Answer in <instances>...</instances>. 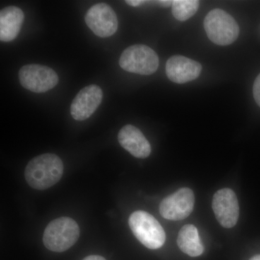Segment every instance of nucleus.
Listing matches in <instances>:
<instances>
[{"mask_svg": "<svg viewBox=\"0 0 260 260\" xmlns=\"http://www.w3.org/2000/svg\"><path fill=\"white\" fill-rule=\"evenodd\" d=\"M79 237L80 229L76 221L68 217H61L48 224L43 242L49 250L63 252L74 245Z\"/></svg>", "mask_w": 260, "mask_h": 260, "instance_id": "f03ea898", "label": "nucleus"}, {"mask_svg": "<svg viewBox=\"0 0 260 260\" xmlns=\"http://www.w3.org/2000/svg\"><path fill=\"white\" fill-rule=\"evenodd\" d=\"M253 95L256 104L260 107V74L258 75L253 85Z\"/></svg>", "mask_w": 260, "mask_h": 260, "instance_id": "dca6fc26", "label": "nucleus"}, {"mask_svg": "<svg viewBox=\"0 0 260 260\" xmlns=\"http://www.w3.org/2000/svg\"><path fill=\"white\" fill-rule=\"evenodd\" d=\"M155 3H156L157 4L160 5L162 7H170L172 6L173 1H165V0H160V1H155Z\"/></svg>", "mask_w": 260, "mask_h": 260, "instance_id": "a211bd4d", "label": "nucleus"}, {"mask_svg": "<svg viewBox=\"0 0 260 260\" xmlns=\"http://www.w3.org/2000/svg\"><path fill=\"white\" fill-rule=\"evenodd\" d=\"M194 206V192L189 188H181L162 200L159 207L160 215L171 220H181L189 216Z\"/></svg>", "mask_w": 260, "mask_h": 260, "instance_id": "0eeeda50", "label": "nucleus"}, {"mask_svg": "<svg viewBox=\"0 0 260 260\" xmlns=\"http://www.w3.org/2000/svg\"><path fill=\"white\" fill-rule=\"evenodd\" d=\"M129 225L135 237L148 249H159L166 242V233L161 225L147 212H134L130 215Z\"/></svg>", "mask_w": 260, "mask_h": 260, "instance_id": "20e7f679", "label": "nucleus"}, {"mask_svg": "<svg viewBox=\"0 0 260 260\" xmlns=\"http://www.w3.org/2000/svg\"><path fill=\"white\" fill-rule=\"evenodd\" d=\"M83 260H106L105 258L102 256L99 255H90L84 258Z\"/></svg>", "mask_w": 260, "mask_h": 260, "instance_id": "6ab92c4d", "label": "nucleus"}, {"mask_svg": "<svg viewBox=\"0 0 260 260\" xmlns=\"http://www.w3.org/2000/svg\"><path fill=\"white\" fill-rule=\"evenodd\" d=\"M213 209L220 225L231 229L237 224L239 216V205L237 195L232 189L224 188L214 194Z\"/></svg>", "mask_w": 260, "mask_h": 260, "instance_id": "1a4fd4ad", "label": "nucleus"}, {"mask_svg": "<svg viewBox=\"0 0 260 260\" xmlns=\"http://www.w3.org/2000/svg\"><path fill=\"white\" fill-rule=\"evenodd\" d=\"M202 71V65L184 56L176 55L168 59L166 73L174 83L184 84L197 79Z\"/></svg>", "mask_w": 260, "mask_h": 260, "instance_id": "9b49d317", "label": "nucleus"}, {"mask_svg": "<svg viewBox=\"0 0 260 260\" xmlns=\"http://www.w3.org/2000/svg\"><path fill=\"white\" fill-rule=\"evenodd\" d=\"M118 140L123 148L138 158H148L151 153V146L144 135L136 126L127 124L123 126Z\"/></svg>", "mask_w": 260, "mask_h": 260, "instance_id": "f8f14e48", "label": "nucleus"}, {"mask_svg": "<svg viewBox=\"0 0 260 260\" xmlns=\"http://www.w3.org/2000/svg\"><path fill=\"white\" fill-rule=\"evenodd\" d=\"M177 244L183 252L193 257L201 255L204 251L198 229L191 224H187L181 229Z\"/></svg>", "mask_w": 260, "mask_h": 260, "instance_id": "4468645a", "label": "nucleus"}, {"mask_svg": "<svg viewBox=\"0 0 260 260\" xmlns=\"http://www.w3.org/2000/svg\"><path fill=\"white\" fill-rule=\"evenodd\" d=\"M249 260H260V254H259V255L253 256V257L251 258Z\"/></svg>", "mask_w": 260, "mask_h": 260, "instance_id": "aec40b11", "label": "nucleus"}, {"mask_svg": "<svg viewBox=\"0 0 260 260\" xmlns=\"http://www.w3.org/2000/svg\"><path fill=\"white\" fill-rule=\"evenodd\" d=\"M24 13L15 6L8 7L0 11V40L9 42L18 37L23 23Z\"/></svg>", "mask_w": 260, "mask_h": 260, "instance_id": "ddd939ff", "label": "nucleus"}, {"mask_svg": "<svg viewBox=\"0 0 260 260\" xmlns=\"http://www.w3.org/2000/svg\"><path fill=\"white\" fill-rule=\"evenodd\" d=\"M125 3L126 4L130 5V6L138 7L140 6V5L144 4V3H146V2L142 1V0H129V1L126 0Z\"/></svg>", "mask_w": 260, "mask_h": 260, "instance_id": "f3484780", "label": "nucleus"}, {"mask_svg": "<svg viewBox=\"0 0 260 260\" xmlns=\"http://www.w3.org/2000/svg\"><path fill=\"white\" fill-rule=\"evenodd\" d=\"M22 86L34 93H45L57 85L59 77L51 68L39 64L23 66L19 72Z\"/></svg>", "mask_w": 260, "mask_h": 260, "instance_id": "423d86ee", "label": "nucleus"}, {"mask_svg": "<svg viewBox=\"0 0 260 260\" xmlns=\"http://www.w3.org/2000/svg\"><path fill=\"white\" fill-rule=\"evenodd\" d=\"M103 99L102 88L96 85L85 87L72 102L70 112L73 119L83 121L88 119L97 110Z\"/></svg>", "mask_w": 260, "mask_h": 260, "instance_id": "9d476101", "label": "nucleus"}, {"mask_svg": "<svg viewBox=\"0 0 260 260\" xmlns=\"http://www.w3.org/2000/svg\"><path fill=\"white\" fill-rule=\"evenodd\" d=\"M204 28L210 40L217 45H230L239 37L237 21L232 15L218 8L212 10L205 16Z\"/></svg>", "mask_w": 260, "mask_h": 260, "instance_id": "7ed1b4c3", "label": "nucleus"}, {"mask_svg": "<svg viewBox=\"0 0 260 260\" xmlns=\"http://www.w3.org/2000/svg\"><path fill=\"white\" fill-rule=\"evenodd\" d=\"M85 20L88 28L99 37H112L117 30V16L114 10L106 3L93 5L87 12Z\"/></svg>", "mask_w": 260, "mask_h": 260, "instance_id": "6e6552de", "label": "nucleus"}, {"mask_svg": "<svg viewBox=\"0 0 260 260\" xmlns=\"http://www.w3.org/2000/svg\"><path fill=\"white\" fill-rule=\"evenodd\" d=\"M119 65L129 73L152 75L158 70L159 58L151 48L143 44H136L123 51L119 59Z\"/></svg>", "mask_w": 260, "mask_h": 260, "instance_id": "39448f33", "label": "nucleus"}, {"mask_svg": "<svg viewBox=\"0 0 260 260\" xmlns=\"http://www.w3.org/2000/svg\"><path fill=\"white\" fill-rule=\"evenodd\" d=\"M63 172L64 165L58 155L42 154L29 161L25 168V180L30 187L44 190L60 180Z\"/></svg>", "mask_w": 260, "mask_h": 260, "instance_id": "f257e3e1", "label": "nucleus"}, {"mask_svg": "<svg viewBox=\"0 0 260 260\" xmlns=\"http://www.w3.org/2000/svg\"><path fill=\"white\" fill-rule=\"evenodd\" d=\"M199 6L198 0H174L172 14L179 21H186L197 13Z\"/></svg>", "mask_w": 260, "mask_h": 260, "instance_id": "2eb2a0df", "label": "nucleus"}]
</instances>
